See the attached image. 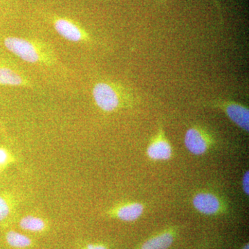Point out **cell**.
Returning <instances> with one entry per match:
<instances>
[{"label": "cell", "mask_w": 249, "mask_h": 249, "mask_svg": "<svg viewBox=\"0 0 249 249\" xmlns=\"http://www.w3.org/2000/svg\"><path fill=\"white\" fill-rule=\"evenodd\" d=\"M92 95L94 102L105 112H114L132 107L134 97L129 89L118 83L102 81L93 87Z\"/></svg>", "instance_id": "1"}, {"label": "cell", "mask_w": 249, "mask_h": 249, "mask_svg": "<svg viewBox=\"0 0 249 249\" xmlns=\"http://www.w3.org/2000/svg\"><path fill=\"white\" fill-rule=\"evenodd\" d=\"M4 45L24 61L52 65L55 60L53 51L45 44L18 37H6Z\"/></svg>", "instance_id": "2"}, {"label": "cell", "mask_w": 249, "mask_h": 249, "mask_svg": "<svg viewBox=\"0 0 249 249\" xmlns=\"http://www.w3.org/2000/svg\"><path fill=\"white\" fill-rule=\"evenodd\" d=\"M206 107L224 111L226 116L239 128L248 133L249 130V109L247 106L233 101L217 99L203 103Z\"/></svg>", "instance_id": "3"}, {"label": "cell", "mask_w": 249, "mask_h": 249, "mask_svg": "<svg viewBox=\"0 0 249 249\" xmlns=\"http://www.w3.org/2000/svg\"><path fill=\"white\" fill-rule=\"evenodd\" d=\"M215 143V139L213 134L201 126H193L185 134V146L194 155H204L212 149Z\"/></svg>", "instance_id": "4"}, {"label": "cell", "mask_w": 249, "mask_h": 249, "mask_svg": "<svg viewBox=\"0 0 249 249\" xmlns=\"http://www.w3.org/2000/svg\"><path fill=\"white\" fill-rule=\"evenodd\" d=\"M192 203L195 209L204 215H220L225 214L228 211L226 201L213 192H198L193 196Z\"/></svg>", "instance_id": "5"}, {"label": "cell", "mask_w": 249, "mask_h": 249, "mask_svg": "<svg viewBox=\"0 0 249 249\" xmlns=\"http://www.w3.org/2000/svg\"><path fill=\"white\" fill-rule=\"evenodd\" d=\"M146 153L147 157L153 160H168L173 157V146L161 124H160L157 132L149 142Z\"/></svg>", "instance_id": "6"}, {"label": "cell", "mask_w": 249, "mask_h": 249, "mask_svg": "<svg viewBox=\"0 0 249 249\" xmlns=\"http://www.w3.org/2000/svg\"><path fill=\"white\" fill-rule=\"evenodd\" d=\"M145 204L137 201H127L114 206L108 210V217L119 219L122 222H132L138 220L145 212Z\"/></svg>", "instance_id": "7"}, {"label": "cell", "mask_w": 249, "mask_h": 249, "mask_svg": "<svg viewBox=\"0 0 249 249\" xmlns=\"http://www.w3.org/2000/svg\"><path fill=\"white\" fill-rule=\"evenodd\" d=\"M53 26L59 35L70 42H89L91 40L89 34L70 19L56 18L54 20Z\"/></svg>", "instance_id": "8"}, {"label": "cell", "mask_w": 249, "mask_h": 249, "mask_svg": "<svg viewBox=\"0 0 249 249\" xmlns=\"http://www.w3.org/2000/svg\"><path fill=\"white\" fill-rule=\"evenodd\" d=\"M180 228L171 226L150 236L136 249H168L178 238Z\"/></svg>", "instance_id": "9"}, {"label": "cell", "mask_w": 249, "mask_h": 249, "mask_svg": "<svg viewBox=\"0 0 249 249\" xmlns=\"http://www.w3.org/2000/svg\"><path fill=\"white\" fill-rule=\"evenodd\" d=\"M0 85L11 87H29V80L19 72L6 65L0 64Z\"/></svg>", "instance_id": "10"}, {"label": "cell", "mask_w": 249, "mask_h": 249, "mask_svg": "<svg viewBox=\"0 0 249 249\" xmlns=\"http://www.w3.org/2000/svg\"><path fill=\"white\" fill-rule=\"evenodd\" d=\"M19 227L27 231L40 232L45 231L48 227L47 223L42 217L34 215H27L19 221Z\"/></svg>", "instance_id": "11"}, {"label": "cell", "mask_w": 249, "mask_h": 249, "mask_svg": "<svg viewBox=\"0 0 249 249\" xmlns=\"http://www.w3.org/2000/svg\"><path fill=\"white\" fill-rule=\"evenodd\" d=\"M6 240L8 245L16 249H27L33 245L30 237L15 231H11L6 233Z\"/></svg>", "instance_id": "12"}, {"label": "cell", "mask_w": 249, "mask_h": 249, "mask_svg": "<svg viewBox=\"0 0 249 249\" xmlns=\"http://www.w3.org/2000/svg\"><path fill=\"white\" fill-rule=\"evenodd\" d=\"M15 208L14 196L8 193H0V222L11 215Z\"/></svg>", "instance_id": "13"}, {"label": "cell", "mask_w": 249, "mask_h": 249, "mask_svg": "<svg viewBox=\"0 0 249 249\" xmlns=\"http://www.w3.org/2000/svg\"><path fill=\"white\" fill-rule=\"evenodd\" d=\"M16 160L11 152L6 147L0 146V168L3 170Z\"/></svg>", "instance_id": "14"}, {"label": "cell", "mask_w": 249, "mask_h": 249, "mask_svg": "<svg viewBox=\"0 0 249 249\" xmlns=\"http://www.w3.org/2000/svg\"><path fill=\"white\" fill-rule=\"evenodd\" d=\"M242 190L246 196H249V170L245 172L244 174L243 178L242 180Z\"/></svg>", "instance_id": "15"}, {"label": "cell", "mask_w": 249, "mask_h": 249, "mask_svg": "<svg viewBox=\"0 0 249 249\" xmlns=\"http://www.w3.org/2000/svg\"><path fill=\"white\" fill-rule=\"evenodd\" d=\"M82 249H109V247L104 243H92L85 246Z\"/></svg>", "instance_id": "16"}, {"label": "cell", "mask_w": 249, "mask_h": 249, "mask_svg": "<svg viewBox=\"0 0 249 249\" xmlns=\"http://www.w3.org/2000/svg\"><path fill=\"white\" fill-rule=\"evenodd\" d=\"M165 0H161V2L163 3ZM214 4H215V6H217V9L219 10V14H220V17H221V20H222V22L223 21L222 19V13H221V8L220 6H219V1H217V0H213Z\"/></svg>", "instance_id": "17"}, {"label": "cell", "mask_w": 249, "mask_h": 249, "mask_svg": "<svg viewBox=\"0 0 249 249\" xmlns=\"http://www.w3.org/2000/svg\"><path fill=\"white\" fill-rule=\"evenodd\" d=\"M249 249V244L248 242L247 243H246L245 245L243 246V247H242V249Z\"/></svg>", "instance_id": "18"}, {"label": "cell", "mask_w": 249, "mask_h": 249, "mask_svg": "<svg viewBox=\"0 0 249 249\" xmlns=\"http://www.w3.org/2000/svg\"><path fill=\"white\" fill-rule=\"evenodd\" d=\"M3 171V170L1 169V168H0V173H1V172H2Z\"/></svg>", "instance_id": "19"}]
</instances>
